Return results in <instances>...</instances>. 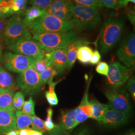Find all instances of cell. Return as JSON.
<instances>
[{
	"label": "cell",
	"instance_id": "4316f807",
	"mask_svg": "<svg viewBox=\"0 0 135 135\" xmlns=\"http://www.w3.org/2000/svg\"><path fill=\"white\" fill-rule=\"evenodd\" d=\"M49 65H50V63L48 59L46 57H44L35 59L32 68L40 75L46 70Z\"/></svg>",
	"mask_w": 135,
	"mask_h": 135
},
{
	"label": "cell",
	"instance_id": "7bdbcfd3",
	"mask_svg": "<svg viewBox=\"0 0 135 135\" xmlns=\"http://www.w3.org/2000/svg\"><path fill=\"white\" fill-rule=\"evenodd\" d=\"M75 135H90V133L88 129H84Z\"/></svg>",
	"mask_w": 135,
	"mask_h": 135
},
{
	"label": "cell",
	"instance_id": "c3c4849f",
	"mask_svg": "<svg viewBox=\"0 0 135 135\" xmlns=\"http://www.w3.org/2000/svg\"><path fill=\"white\" fill-rule=\"evenodd\" d=\"M2 52H3V47L2 45L0 44V61L1 60L2 56Z\"/></svg>",
	"mask_w": 135,
	"mask_h": 135
},
{
	"label": "cell",
	"instance_id": "7402d4cb",
	"mask_svg": "<svg viewBox=\"0 0 135 135\" xmlns=\"http://www.w3.org/2000/svg\"><path fill=\"white\" fill-rule=\"evenodd\" d=\"M25 12L24 18L22 20V21L27 26L29 25L47 13L46 10L33 6L26 9Z\"/></svg>",
	"mask_w": 135,
	"mask_h": 135
},
{
	"label": "cell",
	"instance_id": "ba28073f",
	"mask_svg": "<svg viewBox=\"0 0 135 135\" xmlns=\"http://www.w3.org/2000/svg\"><path fill=\"white\" fill-rule=\"evenodd\" d=\"M105 95L112 109L129 114L132 112L130 95L126 88H113L106 91Z\"/></svg>",
	"mask_w": 135,
	"mask_h": 135
},
{
	"label": "cell",
	"instance_id": "6da1fadb",
	"mask_svg": "<svg viewBox=\"0 0 135 135\" xmlns=\"http://www.w3.org/2000/svg\"><path fill=\"white\" fill-rule=\"evenodd\" d=\"M32 38L38 42L45 51L48 52L57 49H65L77 39L76 31L59 33H35Z\"/></svg>",
	"mask_w": 135,
	"mask_h": 135
},
{
	"label": "cell",
	"instance_id": "9c48e42d",
	"mask_svg": "<svg viewBox=\"0 0 135 135\" xmlns=\"http://www.w3.org/2000/svg\"><path fill=\"white\" fill-rule=\"evenodd\" d=\"M35 60V58L23 55L6 52L2 58V63L7 70L20 73L32 67Z\"/></svg>",
	"mask_w": 135,
	"mask_h": 135
},
{
	"label": "cell",
	"instance_id": "30bf717a",
	"mask_svg": "<svg viewBox=\"0 0 135 135\" xmlns=\"http://www.w3.org/2000/svg\"><path fill=\"white\" fill-rule=\"evenodd\" d=\"M132 70L118 62L111 63L109 66L107 81L113 88L121 87L132 76Z\"/></svg>",
	"mask_w": 135,
	"mask_h": 135
},
{
	"label": "cell",
	"instance_id": "7a4b0ae2",
	"mask_svg": "<svg viewBox=\"0 0 135 135\" xmlns=\"http://www.w3.org/2000/svg\"><path fill=\"white\" fill-rule=\"evenodd\" d=\"M124 27V21L116 17L109 18L104 23L99 40L103 53L110 51L119 42L123 34Z\"/></svg>",
	"mask_w": 135,
	"mask_h": 135
},
{
	"label": "cell",
	"instance_id": "d6a6232c",
	"mask_svg": "<svg viewBox=\"0 0 135 135\" xmlns=\"http://www.w3.org/2000/svg\"><path fill=\"white\" fill-rule=\"evenodd\" d=\"M53 0H30V3L33 6L46 10L51 4Z\"/></svg>",
	"mask_w": 135,
	"mask_h": 135
},
{
	"label": "cell",
	"instance_id": "ffe728a7",
	"mask_svg": "<svg viewBox=\"0 0 135 135\" xmlns=\"http://www.w3.org/2000/svg\"><path fill=\"white\" fill-rule=\"evenodd\" d=\"M75 122L74 110L72 109L61 111L59 125L64 130H70L74 129Z\"/></svg>",
	"mask_w": 135,
	"mask_h": 135
},
{
	"label": "cell",
	"instance_id": "52a82bcc",
	"mask_svg": "<svg viewBox=\"0 0 135 135\" xmlns=\"http://www.w3.org/2000/svg\"><path fill=\"white\" fill-rule=\"evenodd\" d=\"M17 86L27 94H34L39 92L44 84L39 74L32 67L20 73L16 80Z\"/></svg>",
	"mask_w": 135,
	"mask_h": 135
},
{
	"label": "cell",
	"instance_id": "f35d334b",
	"mask_svg": "<svg viewBox=\"0 0 135 135\" xmlns=\"http://www.w3.org/2000/svg\"><path fill=\"white\" fill-rule=\"evenodd\" d=\"M101 56L100 52L97 50H96L95 51H93V53L92 54V57L89 63H90L93 65H96L100 62V61L101 60Z\"/></svg>",
	"mask_w": 135,
	"mask_h": 135
},
{
	"label": "cell",
	"instance_id": "4dcf8cb0",
	"mask_svg": "<svg viewBox=\"0 0 135 135\" xmlns=\"http://www.w3.org/2000/svg\"><path fill=\"white\" fill-rule=\"evenodd\" d=\"M77 5L99 9L103 7L100 0H72Z\"/></svg>",
	"mask_w": 135,
	"mask_h": 135
},
{
	"label": "cell",
	"instance_id": "74e56055",
	"mask_svg": "<svg viewBox=\"0 0 135 135\" xmlns=\"http://www.w3.org/2000/svg\"><path fill=\"white\" fill-rule=\"evenodd\" d=\"M103 7L110 9L117 8L118 0H100Z\"/></svg>",
	"mask_w": 135,
	"mask_h": 135
},
{
	"label": "cell",
	"instance_id": "5bb4252c",
	"mask_svg": "<svg viewBox=\"0 0 135 135\" xmlns=\"http://www.w3.org/2000/svg\"><path fill=\"white\" fill-rule=\"evenodd\" d=\"M130 114L110 109L103 116L100 122L110 128H116L126 124L130 118Z\"/></svg>",
	"mask_w": 135,
	"mask_h": 135
},
{
	"label": "cell",
	"instance_id": "cb8c5ba5",
	"mask_svg": "<svg viewBox=\"0 0 135 135\" xmlns=\"http://www.w3.org/2000/svg\"><path fill=\"white\" fill-rule=\"evenodd\" d=\"M93 53V50L87 45L80 46L78 50L77 59L82 64H88L90 61Z\"/></svg>",
	"mask_w": 135,
	"mask_h": 135
},
{
	"label": "cell",
	"instance_id": "60d3db41",
	"mask_svg": "<svg viewBox=\"0 0 135 135\" xmlns=\"http://www.w3.org/2000/svg\"><path fill=\"white\" fill-rule=\"evenodd\" d=\"M127 17L129 20H130L131 23L132 24L135 25V11L133 10H129L127 13Z\"/></svg>",
	"mask_w": 135,
	"mask_h": 135
},
{
	"label": "cell",
	"instance_id": "ac0fdd59",
	"mask_svg": "<svg viewBox=\"0 0 135 135\" xmlns=\"http://www.w3.org/2000/svg\"><path fill=\"white\" fill-rule=\"evenodd\" d=\"M90 43L86 40H76L68 46L66 50L67 54V68L69 70L73 67L76 62L79 48L81 46L88 45Z\"/></svg>",
	"mask_w": 135,
	"mask_h": 135
},
{
	"label": "cell",
	"instance_id": "f546056e",
	"mask_svg": "<svg viewBox=\"0 0 135 135\" xmlns=\"http://www.w3.org/2000/svg\"><path fill=\"white\" fill-rule=\"evenodd\" d=\"M35 104L32 97H30L28 101L25 102L21 109V112L23 114L29 116H35Z\"/></svg>",
	"mask_w": 135,
	"mask_h": 135
},
{
	"label": "cell",
	"instance_id": "e575fe53",
	"mask_svg": "<svg viewBox=\"0 0 135 135\" xmlns=\"http://www.w3.org/2000/svg\"><path fill=\"white\" fill-rule=\"evenodd\" d=\"M126 90L130 94L134 101L135 100V79L134 76H131L128 81Z\"/></svg>",
	"mask_w": 135,
	"mask_h": 135
},
{
	"label": "cell",
	"instance_id": "b9f144b4",
	"mask_svg": "<svg viewBox=\"0 0 135 135\" xmlns=\"http://www.w3.org/2000/svg\"><path fill=\"white\" fill-rule=\"evenodd\" d=\"M30 129H24L20 130L19 135H30Z\"/></svg>",
	"mask_w": 135,
	"mask_h": 135
},
{
	"label": "cell",
	"instance_id": "d4e9b609",
	"mask_svg": "<svg viewBox=\"0 0 135 135\" xmlns=\"http://www.w3.org/2000/svg\"><path fill=\"white\" fill-rule=\"evenodd\" d=\"M14 84L12 76L4 68L0 66V88L12 89Z\"/></svg>",
	"mask_w": 135,
	"mask_h": 135
},
{
	"label": "cell",
	"instance_id": "4fadbf2b",
	"mask_svg": "<svg viewBox=\"0 0 135 135\" xmlns=\"http://www.w3.org/2000/svg\"><path fill=\"white\" fill-rule=\"evenodd\" d=\"M92 76L89 79L87 84L86 90L85 92L82 101L75 111V125L74 128L80 123L86 121L88 118H92L93 115V108L89 100V90L90 86Z\"/></svg>",
	"mask_w": 135,
	"mask_h": 135
},
{
	"label": "cell",
	"instance_id": "d590c367",
	"mask_svg": "<svg viewBox=\"0 0 135 135\" xmlns=\"http://www.w3.org/2000/svg\"><path fill=\"white\" fill-rule=\"evenodd\" d=\"M97 72L101 75L107 76L109 72V65L104 62H101L98 63L96 68Z\"/></svg>",
	"mask_w": 135,
	"mask_h": 135
},
{
	"label": "cell",
	"instance_id": "1f68e13d",
	"mask_svg": "<svg viewBox=\"0 0 135 135\" xmlns=\"http://www.w3.org/2000/svg\"><path fill=\"white\" fill-rule=\"evenodd\" d=\"M31 119L36 130L42 133L45 134L46 130L44 127L43 120L36 115L31 116Z\"/></svg>",
	"mask_w": 135,
	"mask_h": 135
},
{
	"label": "cell",
	"instance_id": "ab89813d",
	"mask_svg": "<svg viewBox=\"0 0 135 135\" xmlns=\"http://www.w3.org/2000/svg\"><path fill=\"white\" fill-rule=\"evenodd\" d=\"M130 2L135 4V0H118L117 8L120 9L125 7Z\"/></svg>",
	"mask_w": 135,
	"mask_h": 135
},
{
	"label": "cell",
	"instance_id": "d6986e66",
	"mask_svg": "<svg viewBox=\"0 0 135 135\" xmlns=\"http://www.w3.org/2000/svg\"><path fill=\"white\" fill-rule=\"evenodd\" d=\"M15 94L13 89H4L0 88V109L15 112L13 106V98Z\"/></svg>",
	"mask_w": 135,
	"mask_h": 135
},
{
	"label": "cell",
	"instance_id": "bcb514c9",
	"mask_svg": "<svg viewBox=\"0 0 135 135\" xmlns=\"http://www.w3.org/2000/svg\"><path fill=\"white\" fill-rule=\"evenodd\" d=\"M30 135H43V133L40 131L34 130L31 129L30 130Z\"/></svg>",
	"mask_w": 135,
	"mask_h": 135
},
{
	"label": "cell",
	"instance_id": "f1b7e54d",
	"mask_svg": "<svg viewBox=\"0 0 135 135\" xmlns=\"http://www.w3.org/2000/svg\"><path fill=\"white\" fill-rule=\"evenodd\" d=\"M25 97L23 93L21 91L15 93L13 98V106L16 110L21 111L25 103Z\"/></svg>",
	"mask_w": 135,
	"mask_h": 135
},
{
	"label": "cell",
	"instance_id": "277c9868",
	"mask_svg": "<svg viewBox=\"0 0 135 135\" xmlns=\"http://www.w3.org/2000/svg\"><path fill=\"white\" fill-rule=\"evenodd\" d=\"M99 9L75 5L70 20L74 27L79 31L95 28L101 22Z\"/></svg>",
	"mask_w": 135,
	"mask_h": 135
},
{
	"label": "cell",
	"instance_id": "8fae6325",
	"mask_svg": "<svg viewBox=\"0 0 135 135\" xmlns=\"http://www.w3.org/2000/svg\"><path fill=\"white\" fill-rule=\"evenodd\" d=\"M119 60L127 67H134L135 61V35L134 33L129 34L120 44L117 51Z\"/></svg>",
	"mask_w": 135,
	"mask_h": 135
},
{
	"label": "cell",
	"instance_id": "603a6c76",
	"mask_svg": "<svg viewBox=\"0 0 135 135\" xmlns=\"http://www.w3.org/2000/svg\"><path fill=\"white\" fill-rule=\"evenodd\" d=\"M90 103L93 108L92 119L100 122L105 113L111 109L108 105L101 103L96 100L92 99Z\"/></svg>",
	"mask_w": 135,
	"mask_h": 135
},
{
	"label": "cell",
	"instance_id": "9a60e30c",
	"mask_svg": "<svg viewBox=\"0 0 135 135\" xmlns=\"http://www.w3.org/2000/svg\"><path fill=\"white\" fill-rule=\"evenodd\" d=\"M45 57L47 58L58 74L63 73L67 68L68 60L67 50L57 49L48 52L45 54Z\"/></svg>",
	"mask_w": 135,
	"mask_h": 135
},
{
	"label": "cell",
	"instance_id": "7c38bea8",
	"mask_svg": "<svg viewBox=\"0 0 135 135\" xmlns=\"http://www.w3.org/2000/svg\"><path fill=\"white\" fill-rule=\"evenodd\" d=\"M74 5L72 0H53L45 10L59 19L69 21L72 17Z\"/></svg>",
	"mask_w": 135,
	"mask_h": 135
},
{
	"label": "cell",
	"instance_id": "ee69618b",
	"mask_svg": "<svg viewBox=\"0 0 135 135\" xmlns=\"http://www.w3.org/2000/svg\"><path fill=\"white\" fill-rule=\"evenodd\" d=\"M20 130H13L11 131L6 134V135H19Z\"/></svg>",
	"mask_w": 135,
	"mask_h": 135
},
{
	"label": "cell",
	"instance_id": "7dc6e473",
	"mask_svg": "<svg viewBox=\"0 0 135 135\" xmlns=\"http://www.w3.org/2000/svg\"><path fill=\"white\" fill-rule=\"evenodd\" d=\"M121 135H135V129H132Z\"/></svg>",
	"mask_w": 135,
	"mask_h": 135
},
{
	"label": "cell",
	"instance_id": "8d00e7d4",
	"mask_svg": "<svg viewBox=\"0 0 135 135\" xmlns=\"http://www.w3.org/2000/svg\"><path fill=\"white\" fill-rule=\"evenodd\" d=\"M9 19L6 18H0V44L3 43L5 30L8 23Z\"/></svg>",
	"mask_w": 135,
	"mask_h": 135
},
{
	"label": "cell",
	"instance_id": "e0dca14e",
	"mask_svg": "<svg viewBox=\"0 0 135 135\" xmlns=\"http://www.w3.org/2000/svg\"><path fill=\"white\" fill-rule=\"evenodd\" d=\"M47 119L44 123L45 134L47 135H68L66 131L64 130L61 127L54 123L52 117L53 115V109L49 108L47 110Z\"/></svg>",
	"mask_w": 135,
	"mask_h": 135
},
{
	"label": "cell",
	"instance_id": "2e32d148",
	"mask_svg": "<svg viewBox=\"0 0 135 135\" xmlns=\"http://www.w3.org/2000/svg\"><path fill=\"white\" fill-rule=\"evenodd\" d=\"M17 129L14 112L0 109V134Z\"/></svg>",
	"mask_w": 135,
	"mask_h": 135
},
{
	"label": "cell",
	"instance_id": "484cf974",
	"mask_svg": "<svg viewBox=\"0 0 135 135\" xmlns=\"http://www.w3.org/2000/svg\"><path fill=\"white\" fill-rule=\"evenodd\" d=\"M57 75L58 73L56 69L51 65H50L43 72L41 73L39 76L44 85L52 81L54 77Z\"/></svg>",
	"mask_w": 135,
	"mask_h": 135
},
{
	"label": "cell",
	"instance_id": "44dd1931",
	"mask_svg": "<svg viewBox=\"0 0 135 135\" xmlns=\"http://www.w3.org/2000/svg\"><path fill=\"white\" fill-rule=\"evenodd\" d=\"M15 114L17 129L20 130L24 129H30L36 130L31 116L24 114L21 111L18 110H16Z\"/></svg>",
	"mask_w": 135,
	"mask_h": 135
},
{
	"label": "cell",
	"instance_id": "3957f363",
	"mask_svg": "<svg viewBox=\"0 0 135 135\" xmlns=\"http://www.w3.org/2000/svg\"><path fill=\"white\" fill-rule=\"evenodd\" d=\"M32 33H59L72 30L74 27L71 21L59 19L47 12L27 26Z\"/></svg>",
	"mask_w": 135,
	"mask_h": 135
},
{
	"label": "cell",
	"instance_id": "f6af8a7d",
	"mask_svg": "<svg viewBox=\"0 0 135 135\" xmlns=\"http://www.w3.org/2000/svg\"><path fill=\"white\" fill-rule=\"evenodd\" d=\"M7 17H8V16L5 14L4 11L0 5V18H7Z\"/></svg>",
	"mask_w": 135,
	"mask_h": 135
},
{
	"label": "cell",
	"instance_id": "83f0119b",
	"mask_svg": "<svg viewBox=\"0 0 135 135\" xmlns=\"http://www.w3.org/2000/svg\"><path fill=\"white\" fill-rule=\"evenodd\" d=\"M28 0H14V5L11 11V15L20 16L26 10Z\"/></svg>",
	"mask_w": 135,
	"mask_h": 135
},
{
	"label": "cell",
	"instance_id": "836d02e7",
	"mask_svg": "<svg viewBox=\"0 0 135 135\" xmlns=\"http://www.w3.org/2000/svg\"><path fill=\"white\" fill-rule=\"evenodd\" d=\"M45 96L49 104L51 106H53L58 105L59 101L55 92L46 91L45 92Z\"/></svg>",
	"mask_w": 135,
	"mask_h": 135
},
{
	"label": "cell",
	"instance_id": "5b68a950",
	"mask_svg": "<svg viewBox=\"0 0 135 135\" xmlns=\"http://www.w3.org/2000/svg\"><path fill=\"white\" fill-rule=\"evenodd\" d=\"M31 38L32 37L29 28L23 22L20 16L15 15L11 17L4 33V45L8 46L21 39Z\"/></svg>",
	"mask_w": 135,
	"mask_h": 135
},
{
	"label": "cell",
	"instance_id": "681fc988",
	"mask_svg": "<svg viewBox=\"0 0 135 135\" xmlns=\"http://www.w3.org/2000/svg\"><path fill=\"white\" fill-rule=\"evenodd\" d=\"M7 1V0H0V1Z\"/></svg>",
	"mask_w": 135,
	"mask_h": 135
},
{
	"label": "cell",
	"instance_id": "8992f818",
	"mask_svg": "<svg viewBox=\"0 0 135 135\" xmlns=\"http://www.w3.org/2000/svg\"><path fill=\"white\" fill-rule=\"evenodd\" d=\"M8 49L13 53L35 59L45 57L46 51L39 42L32 38L21 39L8 45Z\"/></svg>",
	"mask_w": 135,
	"mask_h": 135
}]
</instances>
